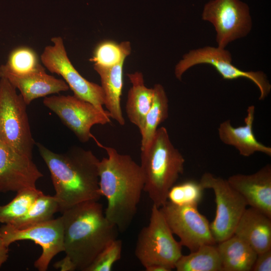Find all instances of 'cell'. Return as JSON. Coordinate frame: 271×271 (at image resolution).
I'll return each mask as SVG.
<instances>
[{"label": "cell", "mask_w": 271, "mask_h": 271, "mask_svg": "<svg viewBox=\"0 0 271 271\" xmlns=\"http://www.w3.org/2000/svg\"><path fill=\"white\" fill-rule=\"evenodd\" d=\"M153 89V101L146 116L143 128L140 132L141 150L149 145L159 125L169 116V100L164 88L160 84H156Z\"/></svg>", "instance_id": "7402d4cb"}, {"label": "cell", "mask_w": 271, "mask_h": 271, "mask_svg": "<svg viewBox=\"0 0 271 271\" xmlns=\"http://www.w3.org/2000/svg\"><path fill=\"white\" fill-rule=\"evenodd\" d=\"M9 257V246L5 243L0 234V268Z\"/></svg>", "instance_id": "4dcf8cb0"}, {"label": "cell", "mask_w": 271, "mask_h": 271, "mask_svg": "<svg viewBox=\"0 0 271 271\" xmlns=\"http://www.w3.org/2000/svg\"><path fill=\"white\" fill-rule=\"evenodd\" d=\"M234 234L246 242L257 253L271 249V218L259 210L246 208Z\"/></svg>", "instance_id": "ac0fdd59"}, {"label": "cell", "mask_w": 271, "mask_h": 271, "mask_svg": "<svg viewBox=\"0 0 271 271\" xmlns=\"http://www.w3.org/2000/svg\"><path fill=\"white\" fill-rule=\"evenodd\" d=\"M251 270H271V249L257 254V256L251 268Z\"/></svg>", "instance_id": "f546056e"}, {"label": "cell", "mask_w": 271, "mask_h": 271, "mask_svg": "<svg viewBox=\"0 0 271 271\" xmlns=\"http://www.w3.org/2000/svg\"><path fill=\"white\" fill-rule=\"evenodd\" d=\"M146 271H171L168 267L159 264H154L145 267Z\"/></svg>", "instance_id": "1f68e13d"}, {"label": "cell", "mask_w": 271, "mask_h": 271, "mask_svg": "<svg viewBox=\"0 0 271 271\" xmlns=\"http://www.w3.org/2000/svg\"><path fill=\"white\" fill-rule=\"evenodd\" d=\"M141 151L144 191L153 205L160 208L167 202L169 191L183 173L185 159L163 126L158 127L149 145Z\"/></svg>", "instance_id": "277c9868"}, {"label": "cell", "mask_w": 271, "mask_h": 271, "mask_svg": "<svg viewBox=\"0 0 271 271\" xmlns=\"http://www.w3.org/2000/svg\"><path fill=\"white\" fill-rule=\"evenodd\" d=\"M51 41L53 45L45 47L41 55L43 65L51 73L61 76L75 96L105 110L103 108L104 95L101 85L89 81L75 68L61 37H53Z\"/></svg>", "instance_id": "30bf717a"}, {"label": "cell", "mask_w": 271, "mask_h": 271, "mask_svg": "<svg viewBox=\"0 0 271 271\" xmlns=\"http://www.w3.org/2000/svg\"><path fill=\"white\" fill-rule=\"evenodd\" d=\"M107 157L98 164L99 186L107 201L106 217L123 232L134 218L144 191L145 178L140 165L128 155L99 145Z\"/></svg>", "instance_id": "3957f363"}, {"label": "cell", "mask_w": 271, "mask_h": 271, "mask_svg": "<svg viewBox=\"0 0 271 271\" xmlns=\"http://www.w3.org/2000/svg\"><path fill=\"white\" fill-rule=\"evenodd\" d=\"M207 64L213 66L225 80L246 78L253 82L260 92L259 100H263L269 93L271 85L262 71H242L232 64L230 53L219 47L206 46L190 50L185 54L175 69L176 78L181 80L184 72L198 64Z\"/></svg>", "instance_id": "9c48e42d"}, {"label": "cell", "mask_w": 271, "mask_h": 271, "mask_svg": "<svg viewBox=\"0 0 271 271\" xmlns=\"http://www.w3.org/2000/svg\"><path fill=\"white\" fill-rule=\"evenodd\" d=\"M42 193L37 188L17 192L15 197L9 203L0 205V223L10 224L23 216Z\"/></svg>", "instance_id": "4316f807"}, {"label": "cell", "mask_w": 271, "mask_h": 271, "mask_svg": "<svg viewBox=\"0 0 271 271\" xmlns=\"http://www.w3.org/2000/svg\"><path fill=\"white\" fill-rule=\"evenodd\" d=\"M247 205L271 218V166L267 164L250 175L238 174L227 180Z\"/></svg>", "instance_id": "9a60e30c"}, {"label": "cell", "mask_w": 271, "mask_h": 271, "mask_svg": "<svg viewBox=\"0 0 271 271\" xmlns=\"http://www.w3.org/2000/svg\"><path fill=\"white\" fill-rule=\"evenodd\" d=\"M216 246L222 271H250L257 253L244 240L233 234Z\"/></svg>", "instance_id": "44dd1931"}, {"label": "cell", "mask_w": 271, "mask_h": 271, "mask_svg": "<svg viewBox=\"0 0 271 271\" xmlns=\"http://www.w3.org/2000/svg\"><path fill=\"white\" fill-rule=\"evenodd\" d=\"M43 102L82 143H86L93 138L91 129L93 125L110 122L107 110H101L74 95L45 97Z\"/></svg>", "instance_id": "ba28073f"}, {"label": "cell", "mask_w": 271, "mask_h": 271, "mask_svg": "<svg viewBox=\"0 0 271 271\" xmlns=\"http://www.w3.org/2000/svg\"><path fill=\"white\" fill-rule=\"evenodd\" d=\"M6 78L20 94L27 105L40 97L66 91L69 87L65 81L47 74L45 70L23 75H15L0 66V78Z\"/></svg>", "instance_id": "2e32d148"}, {"label": "cell", "mask_w": 271, "mask_h": 271, "mask_svg": "<svg viewBox=\"0 0 271 271\" xmlns=\"http://www.w3.org/2000/svg\"><path fill=\"white\" fill-rule=\"evenodd\" d=\"M182 247L160 208L153 205L149 223L138 236L134 251L137 258L145 267L159 264L172 270L182 255Z\"/></svg>", "instance_id": "5b68a950"}, {"label": "cell", "mask_w": 271, "mask_h": 271, "mask_svg": "<svg viewBox=\"0 0 271 271\" xmlns=\"http://www.w3.org/2000/svg\"><path fill=\"white\" fill-rule=\"evenodd\" d=\"M131 83L125 105V112L129 120L136 125L140 132L143 128L146 116L151 106L154 89L145 84L143 74L140 72L127 74Z\"/></svg>", "instance_id": "ffe728a7"}, {"label": "cell", "mask_w": 271, "mask_h": 271, "mask_svg": "<svg viewBox=\"0 0 271 271\" xmlns=\"http://www.w3.org/2000/svg\"><path fill=\"white\" fill-rule=\"evenodd\" d=\"M254 113V106H248L244 118L245 124L243 126L234 127L229 119L220 123L218 128L219 137L224 144L233 146L242 156L249 157L255 152L271 156V148L258 142L253 133Z\"/></svg>", "instance_id": "e0dca14e"}, {"label": "cell", "mask_w": 271, "mask_h": 271, "mask_svg": "<svg viewBox=\"0 0 271 271\" xmlns=\"http://www.w3.org/2000/svg\"><path fill=\"white\" fill-rule=\"evenodd\" d=\"M130 52L131 46L129 42L117 44L112 41H104L95 47L90 60L94 66L110 67L125 59Z\"/></svg>", "instance_id": "484cf974"}, {"label": "cell", "mask_w": 271, "mask_h": 271, "mask_svg": "<svg viewBox=\"0 0 271 271\" xmlns=\"http://www.w3.org/2000/svg\"><path fill=\"white\" fill-rule=\"evenodd\" d=\"M202 19L213 24L222 49L247 35L252 27L249 8L239 0H211L204 6Z\"/></svg>", "instance_id": "8fae6325"}, {"label": "cell", "mask_w": 271, "mask_h": 271, "mask_svg": "<svg viewBox=\"0 0 271 271\" xmlns=\"http://www.w3.org/2000/svg\"><path fill=\"white\" fill-rule=\"evenodd\" d=\"M160 209L172 233L191 252L204 245L216 244L208 220L197 206L177 205L167 201Z\"/></svg>", "instance_id": "7c38bea8"}, {"label": "cell", "mask_w": 271, "mask_h": 271, "mask_svg": "<svg viewBox=\"0 0 271 271\" xmlns=\"http://www.w3.org/2000/svg\"><path fill=\"white\" fill-rule=\"evenodd\" d=\"M62 214L65 255L54 266L61 271H85L102 249L117 238L119 231L106 217L98 201L78 204Z\"/></svg>", "instance_id": "6da1fadb"}, {"label": "cell", "mask_w": 271, "mask_h": 271, "mask_svg": "<svg viewBox=\"0 0 271 271\" xmlns=\"http://www.w3.org/2000/svg\"><path fill=\"white\" fill-rule=\"evenodd\" d=\"M40 60L33 49L21 46L10 52L7 63L1 66L13 74L26 75L45 70L41 64Z\"/></svg>", "instance_id": "d4e9b609"}, {"label": "cell", "mask_w": 271, "mask_h": 271, "mask_svg": "<svg viewBox=\"0 0 271 271\" xmlns=\"http://www.w3.org/2000/svg\"><path fill=\"white\" fill-rule=\"evenodd\" d=\"M124 60L110 67L94 65V70L100 78L101 86L104 95V105L110 117L121 125H124L125 122L120 105Z\"/></svg>", "instance_id": "d6986e66"}, {"label": "cell", "mask_w": 271, "mask_h": 271, "mask_svg": "<svg viewBox=\"0 0 271 271\" xmlns=\"http://www.w3.org/2000/svg\"><path fill=\"white\" fill-rule=\"evenodd\" d=\"M16 88L0 78V140L16 152L32 158L33 138L27 104Z\"/></svg>", "instance_id": "8992f818"}, {"label": "cell", "mask_w": 271, "mask_h": 271, "mask_svg": "<svg viewBox=\"0 0 271 271\" xmlns=\"http://www.w3.org/2000/svg\"><path fill=\"white\" fill-rule=\"evenodd\" d=\"M199 182L204 189H212L215 194L216 214L210 227L216 243H218L234 234L247 204L227 180L205 173Z\"/></svg>", "instance_id": "52a82bcc"}, {"label": "cell", "mask_w": 271, "mask_h": 271, "mask_svg": "<svg viewBox=\"0 0 271 271\" xmlns=\"http://www.w3.org/2000/svg\"><path fill=\"white\" fill-rule=\"evenodd\" d=\"M36 145L49 170L59 212L100 199V160L92 151L74 147L65 153H56L40 143Z\"/></svg>", "instance_id": "7a4b0ae2"}, {"label": "cell", "mask_w": 271, "mask_h": 271, "mask_svg": "<svg viewBox=\"0 0 271 271\" xmlns=\"http://www.w3.org/2000/svg\"><path fill=\"white\" fill-rule=\"evenodd\" d=\"M58 211V203L55 196L46 195L42 192L23 216L8 225L19 229L26 228L52 219Z\"/></svg>", "instance_id": "cb8c5ba5"}, {"label": "cell", "mask_w": 271, "mask_h": 271, "mask_svg": "<svg viewBox=\"0 0 271 271\" xmlns=\"http://www.w3.org/2000/svg\"><path fill=\"white\" fill-rule=\"evenodd\" d=\"M204 190L199 182L187 180L171 188L167 201L177 205L197 206L202 199Z\"/></svg>", "instance_id": "83f0119b"}, {"label": "cell", "mask_w": 271, "mask_h": 271, "mask_svg": "<svg viewBox=\"0 0 271 271\" xmlns=\"http://www.w3.org/2000/svg\"><path fill=\"white\" fill-rule=\"evenodd\" d=\"M43 177L32 158L14 150L0 140V192L37 188Z\"/></svg>", "instance_id": "5bb4252c"}, {"label": "cell", "mask_w": 271, "mask_h": 271, "mask_svg": "<svg viewBox=\"0 0 271 271\" xmlns=\"http://www.w3.org/2000/svg\"><path fill=\"white\" fill-rule=\"evenodd\" d=\"M122 241L117 238L109 243L97 255L85 271H110L115 262L120 259Z\"/></svg>", "instance_id": "f1b7e54d"}, {"label": "cell", "mask_w": 271, "mask_h": 271, "mask_svg": "<svg viewBox=\"0 0 271 271\" xmlns=\"http://www.w3.org/2000/svg\"><path fill=\"white\" fill-rule=\"evenodd\" d=\"M177 271H222L221 258L215 244H206L177 261Z\"/></svg>", "instance_id": "603a6c76"}, {"label": "cell", "mask_w": 271, "mask_h": 271, "mask_svg": "<svg viewBox=\"0 0 271 271\" xmlns=\"http://www.w3.org/2000/svg\"><path fill=\"white\" fill-rule=\"evenodd\" d=\"M0 234L8 246L23 240H30L40 245L42 252L34 262V266L39 271L47 270L52 258L63 251V225L61 216L22 229L4 224L0 227Z\"/></svg>", "instance_id": "4fadbf2b"}]
</instances>
